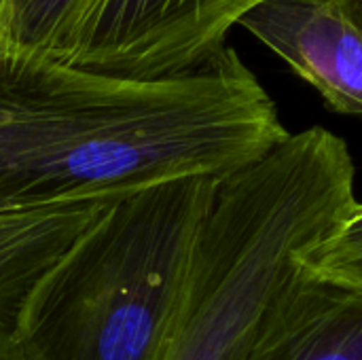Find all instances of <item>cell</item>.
<instances>
[{
    "label": "cell",
    "instance_id": "cell-1",
    "mask_svg": "<svg viewBox=\"0 0 362 360\" xmlns=\"http://www.w3.org/2000/svg\"><path fill=\"white\" fill-rule=\"evenodd\" d=\"M291 132L235 49L134 79L0 47V212L227 178Z\"/></svg>",
    "mask_w": 362,
    "mask_h": 360
},
{
    "label": "cell",
    "instance_id": "cell-2",
    "mask_svg": "<svg viewBox=\"0 0 362 360\" xmlns=\"http://www.w3.org/2000/svg\"><path fill=\"white\" fill-rule=\"evenodd\" d=\"M356 204L348 144L325 127L291 134L263 161L223 178L165 360H248L305 252Z\"/></svg>",
    "mask_w": 362,
    "mask_h": 360
},
{
    "label": "cell",
    "instance_id": "cell-3",
    "mask_svg": "<svg viewBox=\"0 0 362 360\" xmlns=\"http://www.w3.org/2000/svg\"><path fill=\"white\" fill-rule=\"evenodd\" d=\"M221 180L178 178L112 202L34 289L28 360H165Z\"/></svg>",
    "mask_w": 362,
    "mask_h": 360
},
{
    "label": "cell",
    "instance_id": "cell-4",
    "mask_svg": "<svg viewBox=\"0 0 362 360\" xmlns=\"http://www.w3.org/2000/svg\"><path fill=\"white\" fill-rule=\"evenodd\" d=\"M267 0H87L62 64L157 79L191 70Z\"/></svg>",
    "mask_w": 362,
    "mask_h": 360
},
{
    "label": "cell",
    "instance_id": "cell-5",
    "mask_svg": "<svg viewBox=\"0 0 362 360\" xmlns=\"http://www.w3.org/2000/svg\"><path fill=\"white\" fill-rule=\"evenodd\" d=\"M344 115L362 117V34L333 0H267L240 19Z\"/></svg>",
    "mask_w": 362,
    "mask_h": 360
},
{
    "label": "cell",
    "instance_id": "cell-6",
    "mask_svg": "<svg viewBox=\"0 0 362 360\" xmlns=\"http://www.w3.org/2000/svg\"><path fill=\"white\" fill-rule=\"evenodd\" d=\"M112 202L78 199L0 212V360H28L21 320L34 289Z\"/></svg>",
    "mask_w": 362,
    "mask_h": 360
},
{
    "label": "cell",
    "instance_id": "cell-7",
    "mask_svg": "<svg viewBox=\"0 0 362 360\" xmlns=\"http://www.w3.org/2000/svg\"><path fill=\"white\" fill-rule=\"evenodd\" d=\"M248 360H362V295L303 267Z\"/></svg>",
    "mask_w": 362,
    "mask_h": 360
},
{
    "label": "cell",
    "instance_id": "cell-8",
    "mask_svg": "<svg viewBox=\"0 0 362 360\" xmlns=\"http://www.w3.org/2000/svg\"><path fill=\"white\" fill-rule=\"evenodd\" d=\"M87 0H0V47L62 59Z\"/></svg>",
    "mask_w": 362,
    "mask_h": 360
},
{
    "label": "cell",
    "instance_id": "cell-9",
    "mask_svg": "<svg viewBox=\"0 0 362 360\" xmlns=\"http://www.w3.org/2000/svg\"><path fill=\"white\" fill-rule=\"evenodd\" d=\"M303 267L362 295V204H356L325 240L305 252Z\"/></svg>",
    "mask_w": 362,
    "mask_h": 360
},
{
    "label": "cell",
    "instance_id": "cell-10",
    "mask_svg": "<svg viewBox=\"0 0 362 360\" xmlns=\"http://www.w3.org/2000/svg\"><path fill=\"white\" fill-rule=\"evenodd\" d=\"M339 11L352 21V25L362 34V0H333Z\"/></svg>",
    "mask_w": 362,
    "mask_h": 360
}]
</instances>
